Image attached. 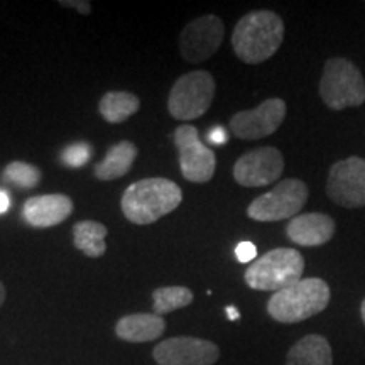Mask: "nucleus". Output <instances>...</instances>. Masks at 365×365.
Instances as JSON below:
<instances>
[{"mask_svg":"<svg viewBox=\"0 0 365 365\" xmlns=\"http://www.w3.org/2000/svg\"><path fill=\"white\" fill-rule=\"evenodd\" d=\"M140 108V100L130 91H108L100 98L98 110L108 124H122Z\"/></svg>","mask_w":365,"mask_h":365,"instance_id":"obj_19","label":"nucleus"},{"mask_svg":"<svg viewBox=\"0 0 365 365\" xmlns=\"http://www.w3.org/2000/svg\"><path fill=\"white\" fill-rule=\"evenodd\" d=\"M6 296H7V293H6V286H4L2 281H0V307H2L4 301H6Z\"/></svg>","mask_w":365,"mask_h":365,"instance_id":"obj_29","label":"nucleus"},{"mask_svg":"<svg viewBox=\"0 0 365 365\" xmlns=\"http://www.w3.org/2000/svg\"><path fill=\"white\" fill-rule=\"evenodd\" d=\"M175 145L180 158L181 175L190 182H208L215 175L217 158L200 139L193 125H180L175 130Z\"/></svg>","mask_w":365,"mask_h":365,"instance_id":"obj_8","label":"nucleus"},{"mask_svg":"<svg viewBox=\"0 0 365 365\" xmlns=\"http://www.w3.org/2000/svg\"><path fill=\"white\" fill-rule=\"evenodd\" d=\"M308 202V186L301 180L277 182L269 193H264L249 205L247 215L255 222H281L294 218Z\"/></svg>","mask_w":365,"mask_h":365,"instance_id":"obj_7","label":"nucleus"},{"mask_svg":"<svg viewBox=\"0 0 365 365\" xmlns=\"http://www.w3.org/2000/svg\"><path fill=\"white\" fill-rule=\"evenodd\" d=\"M73 212V202L66 195H39L33 196L22 207L24 220L31 227L48 228L65 222Z\"/></svg>","mask_w":365,"mask_h":365,"instance_id":"obj_15","label":"nucleus"},{"mask_svg":"<svg viewBox=\"0 0 365 365\" xmlns=\"http://www.w3.org/2000/svg\"><path fill=\"white\" fill-rule=\"evenodd\" d=\"M91 145L88 143H75L63 149L61 161L68 168H81L90 161Z\"/></svg>","mask_w":365,"mask_h":365,"instance_id":"obj_23","label":"nucleus"},{"mask_svg":"<svg viewBox=\"0 0 365 365\" xmlns=\"http://www.w3.org/2000/svg\"><path fill=\"white\" fill-rule=\"evenodd\" d=\"M166 330V322L154 313H135L120 318L115 325L118 339L130 344H144V341L158 340Z\"/></svg>","mask_w":365,"mask_h":365,"instance_id":"obj_16","label":"nucleus"},{"mask_svg":"<svg viewBox=\"0 0 365 365\" xmlns=\"http://www.w3.org/2000/svg\"><path fill=\"white\" fill-rule=\"evenodd\" d=\"M153 357L158 365H213L220 357V349L196 336H175L154 346Z\"/></svg>","mask_w":365,"mask_h":365,"instance_id":"obj_12","label":"nucleus"},{"mask_svg":"<svg viewBox=\"0 0 365 365\" xmlns=\"http://www.w3.org/2000/svg\"><path fill=\"white\" fill-rule=\"evenodd\" d=\"M137 158V148L130 140H122L108 149L103 161L95 164L93 173L98 180L113 181L125 176L130 171L132 164Z\"/></svg>","mask_w":365,"mask_h":365,"instance_id":"obj_18","label":"nucleus"},{"mask_svg":"<svg viewBox=\"0 0 365 365\" xmlns=\"http://www.w3.org/2000/svg\"><path fill=\"white\" fill-rule=\"evenodd\" d=\"M225 27L220 17L203 16L185 26L180 34V53L188 63L212 58L222 46Z\"/></svg>","mask_w":365,"mask_h":365,"instance_id":"obj_10","label":"nucleus"},{"mask_svg":"<svg viewBox=\"0 0 365 365\" xmlns=\"http://www.w3.org/2000/svg\"><path fill=\"white\" fill-rule=\"evenodd\" d=\"M154 299V314H163L176 312V309L186 308L193 301V293L191 289L185 286H168V287H158L153 291Z\"/></svg>","mask_w":365,"mask_h":365,"instance_id":"obj_21","label":"nucleus"},{"mask_svg":"<svg viewBox=\"0 0 365 365\" xmlns=\"http://www.w3.org/2000/svg\"><path fill=\"white\" fill-rule=\"evenodd\" d=\"M182 202V191L176 182L164 178H148L132 182L122 195V213L135 225H150Z\"/></svg>","mask_w":365,"mask_h":365,"instance_id":"obj_2","label":"nucleus"},{"mask_svg":"<svg viewBox=\"0 0 365 365\" xmlns=\"http://www.w3.org/2000/svg\"><path fill=\"white\" fill-rule=\"evenodd\" d=\"M286 117V102L269 98L252 110L237 112L230 118V129L235 137L244 140H257L279 129Z\"/></svg>","mask_w":365,"mask_h":365,"instance_id":"obj_13","label":"nucleus"},{"mask_svg":"<svg viewBox=\"0 0 365 365\" xmlns=\"http://www.w3.org/2000/svg\"><path fill=\"white\" fill-rule=\"evenodd\" d=\"M235 255L240 262L247 264V262H254L255 257H257V247L252 244V242H240L239 245L235 247Z\"/></svg>","mask_w":365,"mask_h":365,"instance_id":"obj_24","label":"nucleus"},{"mask_svg":"<svg viewBox=\"0 0 365 365\" xmlns=\"http://www.w3.org/2000/svg\"><path fill=\"white\" fill-rule=\"evenodd\" d=\"M286 365H333L330 341L317 333L303 336L289 349Z\"/></svg>","mask_w":365,"mask_h":365,"instance_id":"obj_17","label":"nucleus"},{"mask_svg":"<svg viewBox=\"0 0 365 365\" xmlns=\"http://www.w3.org/2000/svg\"><path fill=\"white\" fill-rule=\"evenodd\" d=\"M287 239L301 247H319L335 235V220L325 213H303L286 225Z\"/></svg>","mask_w":365,"mask_h":365,"instance_id":"obj_14","label":"nucleus"},{"mask_svg":"<svg viewBox=\"0 0 365 365\" xmlns=\"http://www.w3.org/2000/svg\"><path fill=\"white\" fill-rule=\"evenodd\" d=\"M107 232V227L100 222H78L73 227V244H75V247L81 250L86 257H102L105 250H107V244H105Z\"/></svg>","mask_w":365,"mask_h":365,"instance_id":"obj_20","label":"nucleus"},{"mask_svg":"<svg viewBox=\"0 0 365 365\" xmlns=\"http://www.w3.org/2000/svg\"><path fill=\"white\" fill-rule=\"evenodd\" d=\"M41 178H43V175H41L39 168L24 161H12L4 170V180L19 186L22 190L36 188L39 185Z\"/></svg>","mask_w":365,"mask_h":365,"instance_id":"obj_22","label":"nucleus"},{"mask_svg":"<svg viewBox=\"0 0 365 365\" xmlns=\"http://www.w3.org/2000/svg\"><path fill=\"white\" fill-rule=\"evenodd\" d=\"M330 298V286L325 281L308 277L274 293L267 301V313L276 322L291 325L325 312Z\"/></svg>","mask_w":365,"mask_h":365,"instance_id":"obj_3","label":"nucleus"},{"mask_svg":"<svg viewBox=\"0 0 365 365\" xmlns=\"http://www.w3.org/2000/svg\"><path fill=\"white\" fill-rule=\"evenodd\" d=\"M284 39V22L272 11H254L237 22L232 46L237 58L247 65H259L276 54Z\"/></svg>","mask_w":365,"mask_h":365,"instance_id":"obj_1","label":"nucleus"},{"mask_svg":"<svg viewBox=\"0 0 365 365\" xmlns=\"http://www.w3.org/2000/svg\"><path fill=\"white\" fill-rule=\"evenodd\" d=\"M208 140L212 144H217V145L225 144L228 140L227 130L223 129V127H215V129H213L212 132H208Z\"/></svg>","mask_w":365,"mask_h":365,"instance_id":"obj_26","label":"nucleus"},{"mask_svg":"<svg viewBox=\"0 0 365 365\" xmlns=\"http://www.w3.org/2000/svg\"><path fill=\"white\" fill-rule=\"evenodd\" d=\"M284 171V158L281 150L271 145L250 150L237 159L234 180L245 188H257L277 181Z\"/></svg>","mask_w":365,"mask_h":365,"instance_id":"obj_11","label":"nucleus"},{"mask_svg":"<svg viewBox=\"0 0 365 365\" xmlns=\"http://www.w3.org/2000/svg\"><path fill=\"white\" fill-rule=\"evenodd\" d=\"M360 317H362V322L365 325V299L362 301V304H360Z\"/></svg>","mask_w":365,"mask_h":365,"instance_id":"obj_30","label":"nucleus"},{"mask_svg":"<svg viewBox=\"0 0 365 365\" xmlns=\"http://www.w3.org/2000/svg\"><path fill=\"white\" fill-rule=\"evenodd\" d=\"M304 272V259L294 249H274L245 269L244 279L250 289L277 291L296 284Z\"/></svg>","mask_w":365,"mask_h":365,"instance_id":"obj_4","label":"nucleus"},{"mask_svg":"<svg viewBox=\"0 0 365 365\" xmlns=\"http://www.w3.org/2000/svg\"><path fill=\"white\" fill-rule=\"evenodd\" d=\"M59 6L76 9V11L85 14V16L91 14V4L86 2V0H59Z\"/></svg>","mask_w":365,"mask_h":365,"instance_id":"obj_25","label":"nucleus"},{"mask_svg":"<svg viewBox=\"0 0 365 365\" xmlns=\"http://www.w3.org/2000/svg\"><path fill=\"white\" fill-rule=\"evenodd\" d=\"M227 314H228V319H232V322H235V319L240 318L239 309L234 308V307H228L227 308Z\"/></svg>","mask_w":365,"mask_h":365,"instance_id":"obj_28","label":"nucleus"},{"mask_svg":"<svg viewBox=\"0 0 365 365\" xmlns=\"http://www.w3.org/2000/svg\"><path fill=\"white\" fill-rule=\"evenodd\" d=\"M319 97L331 110L359 107L365 102L364 75L349 59H328L319 80Z\"/></svg>","mask_w":365,"mask_h":365,"instance_id":"obj_5","label":"nucleus"},{"mask_svg":"<svg viewBox=\"0 0 365 365\" xmlns=\"http://www.w3.org/2000/svg\"><path fill=\"white\" fill-rule=\"evenodd\" d=\"M215 97V80L208 71H190L173 85L168 110L176 120H195L212 107Z\"/></svg>","mask_w":365,"mask_h":365,"instance_id":"obj_6","label":"nucleus"},{"mask_svg":"<svg viewBox=\"0 0 365 365\" xmlns=\"http://www.w3.org/2000/svg\"><path fill=\"white\" fill-rule=\"evenodd\" d=\"M327 195L344 208L365 207V159L350 156L330 168Z\"/></svg>","mask_w":365,"mask_h":365,"instance_id":"obj_9","label":"nucleus"},{"mask_svg":"<svg viewBox=\"0 0 365 365\" xmlns=\"http://www.w3.org/2000/svg\"><path fill=\"white\" fill-rule=\"evenodd\" d=\"M9 208H11V196H9L7 191L0 190V215L6 213Z\"/></svg>","mask_w":365,"mask_h":365,"instance_id":"obj_27","label":"nucleus"}]
</instances>
